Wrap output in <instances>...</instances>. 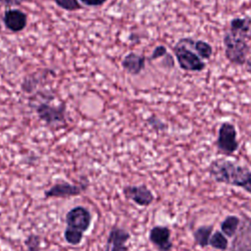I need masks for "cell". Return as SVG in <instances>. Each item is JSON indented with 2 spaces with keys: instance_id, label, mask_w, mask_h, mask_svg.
Returning <instances> with one entry per match:
<instances>
[{
  "instance_id": "cell-1",
  "label": "cell",
  "mask_w": 251,
  "mask_h": 251,
  "mask_svg": "<svg viewBox=\"0 0 251 251\" xmlns=\"http://www.w3.org/2000/svg\"><path fill=\"white\" fill-rule=\"evenodd\" d=\"M210 176L219 183L240 187L251 194V170L234 161L220 158L208 167Z\"/></svg>"
},
{
  "instance_id": "cell-2",
  "label": "cell",
  "mask_w": 251,
  "mask_h": 251,
  "mask_svg": "<svg viewBox=\"0 0 251 251\" xmlns=\"http://www.w3.org/2000/svg\"><path fill=\"white\" fill-rule=\"evenodd\" d=\"M66 228L64 238L71 245H78L82 239L83 233L89 228L91 224L90 212L82 206L72 208L65 217Z\"/></svg>"
},
{
  "instance_id": "cell-3",
  "label": "cell",
  "mask_w": 251,
  "mask_h": 251,
  "mask_svg": "<svg viewBox=\"0 0 251 251\" xmlns=\"http://www.w3.org/2000/svg\"><path fill=\"white\" fill-rule=\"evenodd\" d=\"M194 39L182 37L173 47V52L179 68L185 72H202L206 68V63L193 51L191 47Z\"/></svg>"
},
{
  "instance_id": "cell-4",
  "label": "cell",
  "mask_w": 251,
  "mask_h": 251,
  "mask_svg": "<svg viewBox=\"0 0 251 251\" xmlns=\"http://www.w3.org/2000/svg\"><path fill=\"white\" fill-rule=\"evenodd\" d=\"M225 56L228 62L235 66H243L247 63L250 46L243 37L227 30L223 37Z\"/></svg>"
},
{
  "instance_id": "cell-5",
  "label": "cell",
  "mask_w": 251,
  "mask_h": 251,
  "mask_svg": "<svg viewBox=\"0 0 251 251\" xmlns=\"http://www.w3.org/2000/svg\"><path fill=\"white\" fill-rule=\"evenodd\" d=\"M216 145L218 151L226 156H230L237 151L239 142L237 140V131L233 124L225 121L220 125Z\"/></svg>"
},
{
  "instance_id": "cell-6",
  "label": "cell",
  "mask_w": 251,
  "mask_h": 251,
  "mask_svg": "<svg viewBox=\"0 0 251 251\" xmlns=\"http://www.w3.org/2000/svg\"><path fill=\"white\" fill-rule=\"evenodd\" d=\"M34 110L38 118L49 126L66 123V106L64 104L56 106L47 102H40L35 105Z\"/></svg>"
},
{
  "instance_id": "cell-7",
  "label": "cell",
  "mask_w": 251,
  "mask_h": 251,
  "mask_svg": "<svg viewBox=\"0 0 251 251\" xmlns=\"http://www.w3.org/2000/svg\"><path fill=\"white\" fill-rule=\"evenodd\" d=\"M88 187L87 179L80 181L77 184L69 182H58L45 190V198H64L76 196L85 191Z\"/></svg>"
},
{
  "instance_id": "cell-8",
  "label": "cell",
  "mask_w": 251,
  "mask_h": 251,
  "mask_svg": "<svg viewBox=\"0 0 251 251\" xmlns=\"http://www.w3.org/2000/svg\"><path fill=\"white\" fill-rule=\"evenodd\" d=\"M229 251H251V218L243 216L240 226L228 246Z\"/></svg>"
},
{
  "instance_id": "cell-9",
  "label": "cell",
  "mask_w": 251,
  "mask_h": 251,
  "mask_svg": "<svg viewBox=\"0 0 251 251\" xmlns=\"http://www.w3.org/2000/svg\"><path fill=\"white\" fill-rule=\"evenodd\" d=\"M123 192L125 196L133 201L135 204L141 207H147L154 201L153 192L145 185H126L124 187Z\"/></svg>"
},
{
  "instance_id": "cell-10",
  "label": "cell",
  "mask_w": 251,
  "mask_h": 251,
  "mask_svg": "<svg viewBox=\"0 0 251 251\" xmlns=\"http://www.w3.org/2000/svg\"><path fill=\"white\" fill-rule=\"evenodd\" d=\"M129 238L130 234L126 229L115 226L109 232L104 251H127L126 242Z\"/></svg>"
},
{
  "instance_id": "cell-11",
  "label": "cell",
  "mask_w": 251,
  "mask_h": 251,
  "mask_svg": "<svg viewBox=\"0 0 251 251\" xmlns=\"http://www.w3.org/2000/svg\"><path fill=\"white\" fill-rule=\"evenodd\" d=\"M171 233L167 226H154L149 231V240L159 251H171L173 248Z\"/></svg>"
},
{
  "instance_id": "cell-12",
  "label": "cell",
  "mask_w": 251,
  "mask_h": 251,
  "mask_svg": "<svg viewBox=\"0 0 251 251\" xmlns=\"http://www.w3.org/2000/svg\"><path fill=\"white\" fill-rule=\"evenodd\" d=\"M3 23L9 30L19 32L26 26L27 16L20 9H7L3 15Z\"/></svg>"
},
{
  "instance_id": "cell-13",
  "label": "cell",
  "mask_w": 251,
  "mask_h": 251,
  "mask_svg": "<svg viewBox=\"0 0 251 251\" xmlns=\"http://www.w3.org/2000/svg\"><path fill=\"white\" fill-rule=\"evenodd\" d=\"M146 57L143 55L129 52L122 60L123 69L131 75H139L145 68Z\"/></svg>"
},
{
  "instance_id": "cell-14",
  "label": "cell",
  "mask_w": 251,
  "mask_h": 251,
  "mask_svg": "<svg viewBox=\"0 0 251 251\" xmlns=\"http://www.w3.org/2000/svg\"><path fill=\"white\" fill-rule=\"evenodd\" d=\"M229 31L243 37L244 39L251 38V16L235 17L229 22Z\"/></svg>"
},
{
  "instance_id": "cell-15",
  "label": "cell",
  "mask_w": 251,
  "mask_h": 251,
  "mask_svg": "<svg viewBox=\"0 0 251 251\" xmlns=\"http://www.w3.org/2000/svg\"><path fill=\"white\" fill-rule=\"evenodd\" d=\"M214 230V226L213 225H204L198 226L194 231H193V240L196 245L199 247H207L209 246L210 238Z\"/></svg>"
},
{
  "instance_id": "cell-16",
  "label": "cell",
  "mask_w": 251,
  "mask_h": 251,
  "mask_svg": "<svg viewBox=\"0 0 251 251\" xmlns=\"http://www.w3.org/2000/svg\"><path fill=\"white\" fill-rule=\"evenodd\" d=\"M241 223V218L235 216V215H228L226 216L220 224L221 231L229 238H232Z\"/></svg>"
},
{
  "instance_id": "cell-17",
  "label": "cell",
  "mask_w": 251,
  "mask_h": 251,
  "mask_svg": "<svg viewBox=\"0 0 251 251\" xmlns=\"http://www.w3.org/2000/svg\"><path fill=\"white\" fill-rule=\"evenodd\" d=\"M209 245L217 250L226 251L228 249L227 237L220 230H216L212 233Z\"/></svg>"
},
{
  "instance_id": "cell-18",
  "label": "cell",
  "mask_w": 251,
  "mask_h": 251,
  "mask_svg": "<svg viewBox=\"0 0 251 251\" xmlns=\"http://www.w3.org/2000/svg\"><path fill=\"white\" fill-rule=\"evenodd\" d=\"M192 48L196 51L197 55L201 59L209 60L213 54V47L207 41H204L201 39L194 40Z\"/></svg>"
},
{
  "instance_id": "cell-19",
  "label": "cell",
  "mask_w": 251,
  "mask_h": 251,
  "mask_svg": "<svg viewBox=\"0 0 251 251\" xmlns=\"http://www.w3.org/2000/svg\"><path fill=\"white\" fill-rule=\"evenodd\" d=\"M54 1L58 7L70 12L76 11L82 8V6L78 3L77 0H54Z\"/></svg>"
},
{
  "instance_id": "cell-20",
  "label": "cell",
  "mask_w": 251,
  "mask_h": 251,
  "mask_svg": "<svg viewBox=\"0 0 251 251\" xmlns=\"http://www.w3.org/2000/svg\"><path fill=\"white\" fill-rule=\"evenodd\" d=\"M41 239L37 234H30L25 240L27 251H40Z\"/></svg>"
},
{
  "instance_id": "cell-21",
  "label": "cell",
  "mask_w": 251,
  "mask_h": 251,
  "mask_svg": "<svg viewBox=\"0 0 251 251\" xmlns=\"http://www.w3.org/2000/svg\"><path fill=\"white\" fill-rule=\"evenodd\" d=\"M148 126H150V127H152L153 129L157 130V131H163L167 129V125L161 121L158 117L152 115L150 116L147 120H146Z\"/></svg>"
},
{
  "instance_id": "cell-22",
  "label": "cell",
  "mask_w": 251,
  "mask_h": 251,
  "mask_svg": "<svg viewBox=\"0 0 251 251\" xmlns=\"http://www.w3.org/2000/svg\"><path fill=\"white\" fill-rule=\"evenodd\" d=\"M168 55V50H167V47L164 46V45H158L154 48L152 54L150 55V57L148 58L149 61H153V60H157L159 58H162V57H165Z\"/></svg>"
},
{
  "instance_id": "cell-23",
  "label": "cell",
  "mask_w": 251,
  "mask_h": 251,
  "mask_svg": "<svg viewBox=\"0 0 251 251\" xmlns=\"http://www.w3.org/2000/svg\"><path fill=\"white\" fill-rule=\"evenodd\" d=\"M83 5L88 7H98L102 6L107 2V0H79Z\"/></svg>"
},
{
  "instance_id": "cell-24",
  "label": "cell",
  "mask_w": 251,
  "mask_h": 251,
  "mask_svg": "<svg viewBox=\"0 0 251 251\" xmlns=\"http://www.w3.org/2000/svg\"><path fill=\"white\" fill-rule=\"evenodd\" d=\"M26 0H0V3L5 7H13L21 5L22 3L25 2Z\"/></svg>"
},
{
  "instance_id": "cell-25",
  "label": "cell",
  "mask_w": 251,
  "mask_h": 251,
  "mask_svg": "<svg viewBox=\"0 0 251 251\" xmlns=\"http://www.w3.org/2000/svg\"><path fill=\"white\" fill-rule=\"evenodd\" d=\"M245 65H246V71L249 72V73H251V61L248 60Z\"/></svg>"
}]
</instances>
